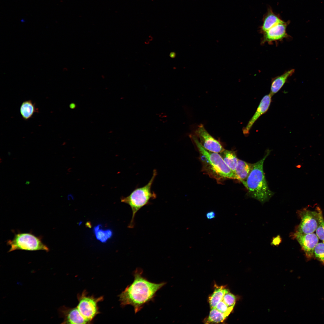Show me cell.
Returning <instances> with one entry per match:
<instances>
[{
	"label": "cell",
	"instance_id": "ba28073f",
	"mask_svg": "<svg viewBox=\"0 0 324 324\" xmlns=\"http://www.w3.org/2000/svg\"><path fill=\"white\" fill-rule=\"evenodd\" d=\"M202 146L207 150L220 153L225 149L220 142L212 136L201 124L195 131L194 134Z\"/></svg>",
	"mask_w": 324,
	"mask_h": 324
},
{
	"label": "cell",
	"instance_id": "484cf974",
	"mask_svg": "<svg viewBox=\"0 0 324 324\" xmlns=\"http://www.w3.org/2000/svg\"><path fill=\"white\" fill-rule=\"evenodd\" d=\"M281 239L279 236H278L274 238L272 242V243L274 245H278L281 242Z\"/></svg>",
	"mask_w": 324,
	"mask_h": 324
},
{
	"label": "cell",
	"instance_id": "4316f807",
	"mask_svg": "<svg viewBox=\"0 0 324 324\" xmlns=\"http://www.w3.org/2000/svg\"><path fill=\"white\" fill-rule=\"evenodd\" d=\"M30 183V182L29 181H27L26 182L25 184L26 185L29 184Z\"/></svg>",
	"mask_w": 324,
	"mask_h": 324
},
{
	"label": "cell",
	"instance_id": "e0dca14e",
	"mask_svg": "<svg viewBox=\"0 0 324 324\" xmlns=\"http://www.w3.org/2000/svg\"><path fill=\"white\" fill-rule=\"evenodd\" d=\"M224 286H216L213 293L209 297L211 309L215 308L217 304L223 299L224 295L228 291Z\"/></svg>",
	"mask_w": 324,
	"mask_h": 324
},
{
	"label": "cell",
	"instance_id": "7c38bea8",
	"mask_svg": "<svg viewBox=\"0 0 324 324\" xmlns=\"http://www.w3.org/2000/svg\"><path fill=\"white\" fill-rule=\"evenodd\" d=\"M272 96L270 94L265 95L261 100L257 110L252 117L248 122L246 126L243 128V134L247 136L254 124L262 115L268 110L272 101Z\"/></svg>",
	"mask_w": 324,
	"mask_h": 324
},
{
	"label": "cell",
	"instance_id": "4fadbf2b",
	"mask_svg": "<svg viewBox=\"0 0 324 324\" xmlns=\"http://www.w3.org/2000/svg\"><path fill=\"white\" fill-rule=\"evenodd\" d=\"M284 21L279 14L274 12L272 8L269 7L267 12L263 16L262 24L260 27V32L262 34L277 24Z\"/></svg>",
	"mask_w": 324,
	"mask_h": 324
},
{
	"label": "cell",
	"instance_id": "5b68a950",
	"mask_svg": "<svg viewBox=\"0 0 324 324\" xmlns=\"http://www.w3.org/2000/svg\"><path fill=\"white\" fill-rule=\"evenodd\" d=\"M10 248L8 252L16 250L27 251H49V248L42 242L40 237L37 236L32 233L18 232L14 238L7 241Z\"/></svg>",
	"mask_w": 324,
	"mask_h": 324
},
{
	"label": "cell",
	"instance_id": "44dd1931",
	"mask_svg": "<svg viewBox=\"0 0 324 324\" xmlns=\"http://www.w3.org/2000/svg\"><path fill=\"white\" fill-rule=\"evenodd\" d=\"M314 256L324 265V243L323 242H318L315 247Z\"/></svg>",
	"mask_w": 324,
	"mask_h": 324
},
{
	"label": "cell",
	"instance_id": "603a6c76",
	"mask_svg": "<svg viewBox=\"0 0 324 324\" xmlns=\"http://www.w3.org/2000/svg\"><path fill=\"white\" fill-rule=\"evenodd\" d=\"M236 297L233 294L228 291L225 293L223 297L222 300L229 307H234L236 301Z\"/></svg>",
	"mask_w": 324,
	"mask_h": 324
},
{
	"label": "cell",
	"instance_id": "3957f363",
	"mask_svg": "<svg viewBox=\"0 0 324 324\" xmlns=\"http://www.w3.org/2000/svg\"><path fill=\"white\" fill-rule=\"evenodd\" d=\"M269 153L267 152L261 159L253 164L248 176L241 182L249 195L261 202L268 200L274 194L268 186L263 169L264 162Z\"/></svg>",
	"mask_w": 324,
	"mask_h": 324
},
{
	"label": "cell",
	"instance_id": "8992f818",
	"mask_svg": "<svg viewBox=\"0 0 324 324\" xmlns=\"http://www.w3.org/2000/svg\"><path fill=\"white\" fill-rule=\"evenodd\" d=\"M86 290L81 294L77 295L79 302L76 307L80 313L89 323L99 313L98 303L102 301L103 298L100 296L95 298L93 296H87Z\"/></svg>",
	"mask_w": 324,
	"mask_h": 324
},
{
	"label": "cell",
	"instance_id": "d4e9b609",
	"mask_svg": "<svg viewBox=\"0 0 324 324\" xmlns=\"http://www.w3.org/2000/svg\"><path fill=\"white\" fill-rule=\"evenodd\" d=\"M206 218L209 220H211L215 218L216 214L214 211H209L206 214Z\"/></svg>",
	"mask_w": 324,
	"mask_h": 324
},
{
	"label": "cell",
	"instance_id": "ffe728a7",
	"mask_svg": "<svg viewBox=\"0 0 324 324\" xmlns=\"http://www.w3.org/2000/svg\"><path fill=\"white\" fill-rule=\"evenodd\" d=\"M319 213V219L317 228L316 230V234L319 238L324 243V220L322 212L319 207L316 208Z\"/></svg>",
	"mask_w": 324,
	"mask_h": 324
},
{
	"label": "cell",
	"instance_id": "5bb4252c",
	"mask_svg": "<svg viewBox=\"0 0 324 324\" xmlns=\"http://www.w3.org/2000/svg\"><path fill=\"white\" fill-rule=\"evenodd\" d=\"M295 70L294 69H290L272 79L269 93L272 96L280 89L287 81L288 78L294 73Z\"/></svg>",
	"mask_w": 324,
	"mask_h": 324
},
{
	"label": "cell",
	"instance_id": "8fae6325",
	"mask_svg": "<svg viewBox=\"0 0 324 324\" xmlns=\"http://www.w3.org/2000/svg\"><path fill=\"white\" fill-rule=\"evenodd\" d=\"M58 311L59 316L64 319L62 324L89 323L76 307L71 308L63 306L59 308Z\"/></svg>",
	"mask_w": 324,
	"mask_h": 324
},
{
	"label": "cell",
	"instance_id": "277c9868",
	"mask_svg": "<svg viewBox=\"0 0 324 324\" xmlns=\"http://www.w3.org/2000/svg\"><path fill=\"white\" fill-rule=\"evenodd\" d=\"M157 174V171L154 169L152 176L147 184L142 187L136 188L128 196L121 197V202L128 205L132 211V217L128 228L134 227L135 217L137 212L144 206L149 204L151 200L156 198V194L152 190L151 188Z\"/></svg>",
	"mask_w": 324,
	"mask_h": 324
},
{
	"label": "cell",
	"instance_id": "ac0fdd59",
	"mask_svg": "<svg viewBox=\"0 0 324 324\" xmlns=\"http://www.w3.org/2000/svg\"><path fill=\"white\" fill-rule=\"evenodd\" d=\"M37 111L34 104L31 100L23 101L20 108V114L25 120H28L31 118Z\"/></svg>",
	"mask_w": 324,
	"mask_h": 324
},
{
	"label": "cell",
	"instance_id": "9c48e42d",
	"mask_svg": "<svg viewBox=\"0 0 324 324\" xmlns=\"http://www.w3.org/2000/svg\"><path fill=\"white\" fill-rule=\"evenodd\" d=\"M290 22L289 20L278 23L263 32L261 44L266 42L271 44L273 42L281 41L285 38H290L291 36L286 32L287 27Z\"/></svg>",
	"mask_w": 324,
	"mask_h": 324
},
{
	"label": "cell",
	"instance_id": "52a82bcc",
	"mask_svg": "<svg viewBox=\"0 0 324 324\" xmlns=\"http://www.w3.org/2000/svg\"><path fill=\"white\" fill-rule=\"evenodd\" d=\"M298 214L301 221L295 232L308 234L316 231L319 219V213L316 209L314 211L304 208L298 211Z\"/></svg>",
	"mask_w": 324,
	"mask_h": 324
},
{
	"label": "cell",
	"instance_id": "d6986e66",
	"mask_svg": "<svg viewBox=\"0 0 324 324\" xmlns=\"http://www.w3.org/2000/svg\"><path fill=\"white\" fill-rule=\"evenodd\" d=\"M227 317L215 308H212L205 322L206 323H219L223 322Z\"/></svg>",
	"mask_w": 324,
	"mask_h": 324
},
{
	"label": "cell",
	"instance_id": "7402d4cb",
	"mask_svg": "<svg viewBox=\"0 0 324 324\" xmlns=\"http://www.w3.org/2000/svg\"><path fill=\"white\" fill-rule=\"evenodd\" d=\"M233 307H228L222 300L217 304L215 308L227 316L233 310Z\"/></svg>",
	"mask_w": 324,
	"mask_h": 324
},
{
	"label": "cell",
	"instance_id": "30bf717a",
	"mask_svg": "<svg viewBox=\"0 0 324 324\" xmlns=\"http://www.w3.org/2000/svg\"><path fill=\"white\" fill-rule=\"evenodd\" d=\"M293 236L300 244L307 258L310 259L313 257L314 249L319 242V238L316 234L295 232Z\"/></svg>",
	"mask_w": 324,
	"mask_h": 324
},
{
	"label": "cell",
	"instance_id": "7a4b0ae2",
	"mask_svg": "<svg viewBox=\"0 0 324 324\" xmlns=\"http://www.w3.org/2000/svg\"><path fill=\"white\" fill-rule=\"evenodd\" d=\"M190 136L201 155L202 170L204 172L219 182L224 179H236L235 173L226 164L219 153L205 149L194 135Z\"/></svg>",
	"mask_w": 324,
	"mask_h": 324
},
{
	"label": "cell",
	"instance_id": "cb8c5ba5",
	"mask_svg": "<svg viewBox=\"0 0 324 324\" xmlns=\"http://www.w3.org/2000/svg\"><path fill=\"white\" fill-rule=\"evenodd\" d=\"M97 238L102 242L106 241V240L111 237L112 232L110 230L103 231L99 230L97 232H95Z\"/></svg>",
	"mask_w": 324,
	"mask_h": 324
},
{
	"label": "cell",
	"instance_id": "6da1fadb",
	"mask_svg": "<svg viewBox=\"0 0 324 324\" xmlns=\"http://www.w3.org/2000/svg\"><path fill=\"white\" fill-rule=\"evenodd\" d=\"M142 269L137 268L133 273L134 280L119 295L121 305L132 306L136 314L144 305L154 300L157 292L166 284L165 282L156 283L151 282L142 276Z\"/></svg>",
	"mask_w": 324,
	"mask_h": 324
},
{
	"label": "cell",
	"instance_id": "9a60e30c",
	"mask_svg": "<svg viewBox=\"0 0 324 324\" xmlns=\"http://www.w3.org/2000/svg\"><path fill=\"white\" fill-rule=\"evenodd\" d=\"M253 164L238 159L235 171L236 179L241 182L245 180L251 171Z\"/></svg>",
	"mask_w": 324,
	"mask_h": 324
},
{
	"label": "cell",
	"instance_id": "2e32d148",
	"mask_svg": "<svg viewBox=\"0 0 324 324\" xmlns=\"http://www.w3.org/2000/svg\"><path fill=\"white\" fill-rule=\"evenodd\" d=\"M219 154L226 164L235 172L238 160L235 152L233 151L225 149Z\"/></svg>",
	"mask_w": 324,
	"mask_h": 324
}]
</instances>
